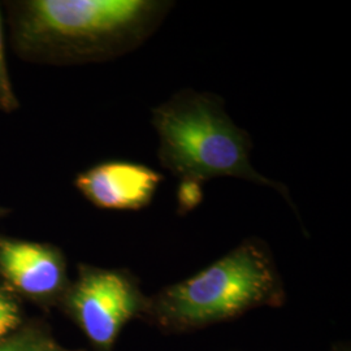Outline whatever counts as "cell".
Masks as SVG:
<instances>
[{
    "instance_id": "obj_1",
    "label": "cell",
    "mask_w": 351,
    "mask_h": 351,
    "mask_svg": "<svg viewBox=\"0 0 351 351\" xmlns=\"http://www.w3.org/2000/svg\"><path fill=\"white\" fill-rule=\"evenodd\" d=\"M172 5L162 0L13 1V46L21 58L40 63L108 60L145 43Z\"/></svg>"
},
{
    "instance_id": "obj_2",
    "label": "cell",
    "mask_w": 351,
    "mask_h": 351,
    "mask_svg": "<svg viewBox=\"0 0 351 351\" xmlns=\"http://www.w3.org/2000/svg\"><path fill=\"white\" fill-rule=\"evenodd\" d=\"M151 123L159 138V162L181 181L202 185L217 177H234L275 189L293 206L284 184L252 167L250 136L229 117L223 98L193 88L177 91L152 108Z\"/></svg>"
},
{
    "instance_id": "obj_3",
    "label": "cell",
    "mask_w": 351,
    "mask_h": 351,
    "mask_svg": "<svg viewBox=\"0 0 351 351\" xmlns=\"http://www.w3.org/2000/svg\"><path fill=\"white\" fill-rule=\"evenodd\" d=\"M278 278L263 247L245 242L198 275L167 289L162 311L184 323L230 317L276 298Z\"/></svg>"
},
{
    "instance_id": "obj_4",
    "label": "cell",
    "mask_w": 351,
    "mask_h": 351,
    "mask_svg": "<svg viewBox=\"0 0 351 351\" xmlns=\"http://www.w3.org/2000/svg\"><path fill=\"white\" fill-rule=\"evenodd\" d=\"M69 304L88 339L108 346L138 307V291L125 274L84 267Z\"/></svg>"
},
{
    "instance_id": "obj_5",
    "label": "cell",
    "mask_w": 351,
    "mask_h": 351,
    "mask_svg": "<svg viewBox=\"0 0 351 351\" xmlns=\"http://www.w3.org/2000/svg\"><path fill=\"white\" fill-rule=\"evenodd\" d=\"M164 176L145 164L107 160L77 175L75 186L101 210L138 211L150 206Z\"/></svg>"
},
{
    "instance_id": "obj_6",
    "label": "cell",
    "mask_w": 351,
    "mask_h": 351,
    "mask_svg": "<svg viewBox=\"0 0 351 351\" xmlns=\"http://www.w3.org/2000/svg\"><path fill=\"white\" fill-rule=\"evenodd\" d=\"M0 276L27 297L45 300L64 288L65 262L51 245L0 237Z\"/></svg>"
},
{
    "instance_id": "obj_7",
    "label": "cell",
    "mask_w": 351,
    "mask_h": 351,
    "mask_svg": "<svg viewBox=\"0 0 351 351\" xmlns=\"http://www.w3.org/2000/svg\"><path fill=\"white\" fill-rule=\"evenodd\" d=\"M0 351H53L52 343L37 330H24L0 341Z\"/></svg>"
},
{
    "instance_id": "obj_8",
    "label": "cell",
    "mask_w": 351,
    "mask_h": 351,
    "mask_svg": "<svg viewBox=\"0 0 351 351\" xmlns=\"http://www.w3.org/2000/svg\"><path fill=\"white\" fill-rule=\"evenodd\" d=\"M19 101L13 90L12 81L8 73V65L5 60V49L3 38V26L0 16V111L11 113L19 108Z\"/></svg>"
},
{
    "instance_id": "obj_9",
    "label": "cell",
    "mask_w": 351,
    "mask_h": 351,
    "mask_svg": "<svg viewBox=\"0 0 351 351\" xmlns=\"http://www.w3.org/2000/svg\"><path fill=\"white\" fill-rule=\"evenodd\" d=\"M20 324V310L19 304L10 294L0 290V341Z\"/></svg>"
},
{
    "instance_id": "obj_10",
    "label": "cell",
    "mask_w": 351,
    "mask_h": 351,
    "mask_svg": "<svg viewBox=\"0 0 351 351\" xmlns=\"http://www.w3.org/2000/svg\"><path fill=\"white\" fill-rule=\"evenodd\" d=\"M202 185L191 181H182L178 189V202L186 210L193 208L201 202Z\"/></svg>"
},
{
    "instance_id": "obj_11",
    "label": "cell",
    "mask_w": 351,
    "mask_h": 351,
    "mask_svg": "<svg viewBox=\"0 0 351 351\" xmlns=\"http://www.w3.org/2000/svg\"><path fill=\"white\" fill-rule=\"evenodd\" d=\"M8 213H10V211H8L7 208H1V207H0V217L4 216V215H7Z\"/></svg>"
}]
</instances>
